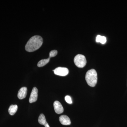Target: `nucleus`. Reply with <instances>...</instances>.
Returning a JSON list of instances; mask_svg holds the SVG:
<instances>
[{
	"mask_svg": "<svg viewBox=\"0 0 127 127\" xmlns=\"http://www.w3.org/2000/svg\"><path fill=\"white\" fill-rule=\"evenodd\" d=\"M43 43L42 37L39 35L32 37L25 46V50L28 52H32L38 50Z\"/></svg>",
	"mask_w": 127,
	"mask_h": 127,
	"instance_id": "f257e3e1",
	"label": "nucleus"
},
{
	"mask_svg": "<svg viewBox=\"0 0 127 127\" xmlns=\"http://www.w3.org/2000/svg\"><path fill=\"white\" fill-rule=\"evenodd\" d=\"M85 78L89 86L91 87H95L97 83V75L95 69H92L88 71Z\"/></svg>",
	"mask_w": 127,
	"mask_h": 127,
	"instance_id": "f03ea898",
	"label": "nucleus"
},
{
	"mask_svg": "<svg viewBox=\"0 0 127 127\" xmlns=\"http://www.w3.org/2000/svg\"><path fill=\"white\" fill-rule=\"evenodd\" d=\"M74 62L75 65L79 68H83L86 66L87 60L83 55H77L74 58Z\"/></svg>",
	"mask_w": 127,
	"mask_h": 127,
	"instance_id": "7ed1b4c3",
	"label": "nucleus"
},
{
	"mask_svg": "<svg viewBox=\"0 0 127 127\" xmlns=\"http://www.w3.org/2000/svg\"><path fill=\"white\" fill-rule=\"evenodd\" d=\"M53 71H54L55 75L62 76H66L68 75L69 72L68 68L61 67H57Z\"/></svg>",
	"mask_w": 127,
	"mask_h": 127,
	"instance_id": "20e7f679",
	"label": "nucleus"
},
{
	"mask_svg": "<svg viewBox=\"0 0 127 127\" xmlns=\"http://www.w3.org/2000/svg\"><path fill=\"white\" fill-rule=\"evenodd\" d=\"M37 96H38V90L36 87L33 88L32 91L31 93L29 102L30 103L35 102L36 101L37 99Z\"/></svg>",
	"mask_w": 127,
	"mask_h": 127,
	"instance_id": "39448f33",
	"label": "nucleus"
},
{
	"mask_svg": "<svg viewBox=\"0 0 127 127\" xmlns=\"http://www.w3.org/2000/svg\"><path fill=\"white\" fill-rule=\"evenodd\" d=\"M54 109L55 112L58 114H60L63 113L64 108L61 102L58 101H55L53 103Z\"/></svg>",
	"mask_w": 127,
	"mask_h": 127,
	"instance_id": "423d86ee",
	"label": "nucleus"
},
{
	"mask_svg": "<svg viewBox=\"0 0 127 127\" xmlns=\"http://www.w3.org/2000/svg\"><path fill=\"white\" fill-rule=\"evenodd\" d=\"M60 123L63 125H70L71 120L68 116L66 115H62L59 118Z\"/></svg>",
	"mask_w": 127,
	"mask_h": 127,
	"instance_id": "0eeeda50",
	"label": "nucleus"
},
{
	"mask_svg": "<svg viewBox=\"0 0 127 127\" xmlns=\"http://www.w3.org/2000/svg\"><path fill=\"white\" fill-rule=\"evenodd\" d=\"M27 89L26 87H23L20 89L18 92L17 96L19 99H23L26 98L27 95Z\"/></svg>",
	"mask_w": 127,
	"mask_h": 127,
	"instance_id": "6e6552de",
	"label": "nucleus"
},
{
	"mask_svg": "<svg viewBox=\"0 0 127 127\" xmlns=\"http://www.w3.org/2000/svg\"><path fill=\"white\" fill-rule=\"evenodd\" d=\"M18 109V106L17 105H11L9 107L8 109V112L9 114L13 116L15 114Z\"/></svg>",
	"mask_w": 127,
	"mask_h": 127,
	"instance_id": "1a4fd4ad",
	"label": "nucleus"
},
{
	"mask_svg": "<svg viewBox=\"0 0 127 127\" xmlns=\"http://www.w3.org/2000/svg\"><path fill=\"white\" fill-rule=\"evenodd\" d=\"M96 41L97 42H100L102 44H104L106 42V38L105 36L98 35L96 37Z\"/></svg>",
	"mask_w": 127,
	"mask_h": 127,
	"instance_id": "9d476101",
	"label": "nucleus"
},
{
	"mask_svg": "<svg viewBox=\"0 0 127 127\" xmlns=\"http://www.w3.org/2000/svg\"><path fill=\"white\" fill-rule=\"evenodd\" d=\"M50 58L49 57L46 59H42L39 61L37 63V65L39 67H42L45 65L50 61Z\"/></svg>",
	"mask_w": 127,
	"mask_h": 127,
	"instance_id": "9b49d317",
	"label": "nucleus"
},
{
	"mask_svg": "<svg viewBox=\"0 0 127 127\" xmlns=\"http://www.w3.org/2000/svg\"><path fill=\"white\" fill-rule=\"evenodd\" d=\"M38 122L41 125H45L46 123L45 117L43 114H41L38 118Z\"/></svg>",
	"mask_w": 127,
	"mask_h": 127,
	"instance_id": "f8f14e48",
	"label": "nucleus"
},
{
	"mask_svg": "<svg viewBox=\"0 0 127 127\" xmlns=\"http://www.w3.org/2000/svg\"><path fill=\"white\" fill-rule=\"evenodd\" d=\"M58 52L57 50H54L51 51L49 54V57L51 58L55 57L57 55Z\"/></svg>",
	"mask_w": 127,
	"mask_h": 127,
	"instance_id": "ddd939ff",
	"label": "nucleus"
},
{
	"mask_svg": "<svg viewBox=\"0 0 127 127\" xmlns=\"http://www.w3.org/2000/svg\"><path fill=\"white\" fill-rule=\"evenodd\" d=\"M65 100L68 104H72V100L70 96L67 95L65 97Z\"/></svg>",
	"mask_w": 127,
	"mask_h": 127,
	"instance_id": "4468645a",
	"label": "nucleus"
},
{
	"mask_svg": "<svg viewBox=\"0 0 127 127\" xmlns=\"http://www.w3.org/2000/svg\"><path fill=\"white\" fill-rule=\"evenodd\" d=\"M44 126H45V127H50V126L48 125V123L47 122L45 124Z\"/></svg>",
	"mask_w": 127,
	"mask_h": 127,
	"instance_id": "2eb2a0df",
	"label": "nucleus"
}]
</instances>
